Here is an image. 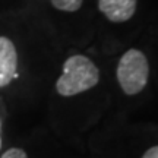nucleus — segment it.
Listing matches in <instances>:
<instances>
[{
    "label": "nucleus",
    "instance_id": "obj_1",
    "mask_svg": "<svg viewBox=\"0 0 158 158\" xmlns=\"http://www.w3.org/2000/svg\"><path fill=\"white\" fill-rule=\"evenodd\" d=\"M100 82V70L94 62L82 54L70 56L63 63V72L56 82L62 97H73L94 88Z\"/></svg>",
    "mask_w": 158,
    "mask_h": 158
},
{
    "label": "nucleus",
    "instance_id": "obj_2",
    "mask_svg": "<svg viewBox=\"0 0 158 158\" xmlns=\"http://www.w3.org/2000/svg\"><path fill=\"white\" fill-rule=\"evenodd\" d=\"M149 64L141 50L130 48L120 57L117 64V81L126 95L139 94L148 84Z\"/></svg>",
    "mask_w": 158,
    "mask_h": 158
},
{
    "label": "nucleus",
    "instance_id": "obj_3",
    "mask_svg": "<svg viewBox=\"0 0 158 158\" xmlns=\"http://www.w3.org/2000/svg\"><path fill=\"white\" fill-rule=\"evenodd\" d=\"M16 47L7 37H0V88H5L16 78Z\"/></svg>",
    "mask_w": 158,
    "mask_h": 158
},
{
    "label": "nucleus",
    "instance_id": "obj_4",
    "mask_svg": "<svg viewBox=\"0 0 158 158\" xmlns=\"http://www.w3.org/2000/svg\"><path fill=\"white\" fill-rule=\"evenodd\" d=\"M98 9L111 22H126L135 15L136 0H98Z\"/></svg>",
    "mask_w": 158,
    "mask_h": 158
},
{
    "label": "nucleus",
    "instance_id": "obj_5",
    "mask_svg": "<svg viewBox=\"0 0 158 158\" xmlns=\"http://www.w3.org/2000/svg\"><path fill=\"white\" fill-rule=\"evenodd\" d=\"M56 9L63 12H76L81 9L84 0H50Z\"/></svg>",
    "mask_w": 158,
    "mask_h": 158
},
{
    "label": "nucleus",
    "instance_id": "obj_6",
    "mask_svg": "<svg viewBox=\"0 0 158 158\" xmlns=\"http://www.w3.org/2000/svg\"><path fill=\"white\" fill-rule=\"evenodd\" d=\"M0 158H28V155L21 148H10L6 152H3V155Z\"/></svg>",
    "mask_w": 158,
    "mask_h": 158
},
{
    "label": "nucleus",
    "instance_id": "obj_7",
    "mask_svg": "<svg viewBox=\"0 0 158 158\" xmlns=\"http://www.w3.org/2000/svg\"><path fill=\"white\" fill-rule=\"evenodd\" d=\"M142 158H158V145L147 149V152L142 155Z\"/></svg>",
    "mask_w": 158,
    "mask_h": 158
},
{
    "label": "nucleus",
    "instance_id": "obj_8",
    "mask_svg": "<svg viewBox=\"0 0 158 158\" xmlns=\"http://www.w3.org/2000/svg\"><path fill=\"white\" fill-rule=\"evenodd\" d=\"M0 148H2V138H0Z\"/></svg>",
    "mask_w": 158,
    "mask_h": 158
}]
</instances>
